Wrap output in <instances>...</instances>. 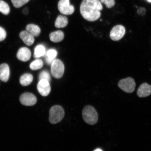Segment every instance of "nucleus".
<instances>
[{
  "instance_id": "nucleus-1",
  "label": "nucleus",
  "mask_w": 151,
  "mask_h": 151,
  "mask_svg": "<svg viewBox=\"0 0 151 151\" xmlns=\"http://www.w3.org/2000/svg\"><path fill=\"white\" fill-rule=\"evenodd\" d=\"M103 6L99 0H83L80 7L81 15L85 19L94 22L101 16Z\"/></svg>"
},
{
  "instance_id": "nucleus-2",
  "label": "nucleus",
  "mask_w": 151,
  "mask_h": 151,
  "mask_svg": "<svg viewBox=\"0 0 151 151\" xmlns=\"http://www.w3.org/2000/svg\"><path fill=\"white\" fill-rule=\"evenodd\" d=\"M83 119L87 124L94 125L97 122L98 115L97 111L91 106H87L82 111Z\"/></svg>"
},
{
  "instance_id": "nucleus-3",
  "label": "nucleus",
  "mask_w": 151,
  "mask_h": 151,
  "mask_svg": "<svg viewBox=\"0 0 151 151\" xmlns=\"http://www.w3.org/2000/svg\"><path fill=\"white\" fill-rule=\"evenodd\" d=\"M65 114L62 107L59 105L54 106L50 111L49 121L52 124H57L63 118Z\"/></svg>"
},
{
  "instance_id": "nucleus-4",
  "label": "nucleus",
  "mask_w": 151,
  "mask_h": 151,
  "mask_svg": "<svg viewBox=\"0 0 151 151\" xmlns=\"http://www.w3.org/2000/svg\"><path fill=\"white\" fill-rule=\"evenodd\" d=\"M65 71V66L61 60L55 59L51 65V72L53 76L57 79L61 78L63 76Z\"/></svg>"
},
{
  "instance_id": "nucleus-5",
  "label": "nucleus",
  "mask_w": 151,
  "mask_h": 151,
  "mask_svg": "<svg viewBox=\"0 0 151 151\" xmlns=\"http://www.w3.org/2000/svg\"><path fill=\"white\" fill-rule=\"evenodd\" d=\"M119 87L123 91L127 93H131L134 92L136 86L134 80L131 77L122 79L119 82Z\"/></svg>"
},
{
  "instance_id": "nucleus-6",
  "label": "nucleus",
  "mask_w": 151,
  "mask_h": 151,
  "mask_svg": "<svg viewBox=\"0 0 151 151\" xmlns=\"http://www.w3.org/2000/svg\"><path fill=\"white\" fill-rule=\"evenodd\" d=\"M58 8L61 14L65 15H71L75 11L74 7L70 4L69 0H60Z\"/></svg>"
},
{
  "instance_id": "nucleus-7",
  "label": "nucleus",
  "mask_w": 151,
  "mask_h": 151,
  "mask_svg": "<svg viewBox=\"0 0 151 151\" xmlns=\"http://www.w3.org/2000/svg\"><path fill=\"white\" fill-rule=\"evenodd\" d=\"M125 32V28L124 26L122 25H116L111 30L110 37L112 40L118 41L123 37Z\"/></svg>"
},
{
  "instance_id": "nucleus-8",
  "label": "nucleus",
  "mask_w": 151,
  "mask_h": 151,
  "mask_svg": "<svg viewBox=\"0 0 151 151\" xmlns=\"http://www.w3.org/2000/svg\"><path fill=\"white\" fill-rule=\"evenodd\" d=\"M20 101L23 105L26 106H32L36 103L37 99L33 94L25 93L20 96Z\"/></svg>"
},
{
  "instance_id": "nucleus-9",
  "label": "nucleus",
  "mask_w": 151,
  "mask_h": 151,
  "mask_svg": "<svg viewBox=\"0 0 151 151\" xmlns=\"http://www.w3.org/2000/svg\"><path fill=\"white\" fill-rule=\"evenodd\" d=\"M37 89L41 96L44 97L48 96L51 91L50 82L45 80L39 81L37 85Z\"/></svg>"
},
{
  "instance_id": "nucleus-10",
  "label": "nucleus",
  "mask_w": 151,
  "mask_h": 151,
  "mask_svg": "<svg viewBox=\"0 0 151 151\" xmlns=\"http://www.w3.org/2000/svg\"><path fill=\"white\" fill-rule=\"evenodd\" d=\"M31 56V52L29 49L26 47H22L18 51L17 58L20 61L26 62L29 60Z\"/></svg>"
},
{
  "instance_id": "nucleus-11",
  "label": "nucleus",
  "mask_w": 151,
  "mask_h": 151,
  "mask_svg": "<svg viewBox=\"0 0 151 151\" xmlns=\"http://www.w3.org/2000/svg\"><path fill=\"white\" fill-rule=\"evenodd\" d=\"M151 94V86L145 83L139 87L137 91V95L141 98L148 97Z\"/></svg>"
},
{
  "instance_id": "nucleus-12",
  "label": "nucleus",
  "mask_w": 151,
  "mask_h": 151,
  "mask_svg": "<svg viewBox=\"0 0 151 151\" xmlns=\"http://www.w3.org/2000/svg\"><path fill=\"white\" fill-rule=\"evenodd\" d=\"M10 71L9 67L6 64L4 63L0 65V80L4 82L8 81Z\"/></svg>"
},
{
  "instance_id": "nucleus-13",
  "label": "nucleus",
  "mask_w": 151,
  "mask_h": 151,
  "mask_svg": "<svg viewBox=\"0 0 151 151\" xmlns=\"http://www.w3.org/2000/svg\"><path fill=\"white\" fill-rule=\"evenodd\" d=\"M19 36L24 42L27 46L32 45L35 41V38L32 35L27 31H24L21 32Z\"/></svg>"
},
{
  "instance_id": "nucleus-14",
  "label": "nucleus",
  "mask_w": 151,
  "mask_h": 151,
  "mask_svg": "<svg viewBox=\"0 0 151 151\" xmlns=\"http://www.w3.org/2000/svg\"><path fill=\"white\" fill-rule=\"evenodd\" d=\"M65 37L63 32L58 31L52 32L50 35V40L54 42H61L63 40Z\"/></svg>"
},
{
  "instance_id": "nucleus-15",
  "label": "nucleus",
  "mask_w": 151,
  "mask_h": 151,
  "mask_svg": "<svg viewBox=\"0 0 151 151\" xmlns=\"http://www.w3.org/2000/svg\"><path fill=\"white\" fill-rule=\"evenodd\" d=\"M26 31L33 36H38L41 33V29L38 26L33 24H28L26 27Z\"/></svg>"
},
{
  "instance_id": "nucleus-16",
  "label": "nucleus",
  "mask_w": 151,
  "mask_h": 151,
  "mask_svg": "<svg viewBox=\"0 0 151 151\" xmlns=\"http://www.w3.org/2000/svg\"><path fill=\"white\" fill-rule=\"evenodd\" d=\"M68 24L67 18L65 16L59 15L56 19L55 25L56 28H62L66 27Z\"/></svg>"
},
{
  "instance_id": "nucleus-17",
  "label": "nucleus",
  "mask_w": 151,
  "mask_h": 151,
  "mask_svg": "<svg viewBox=\"0 0 151 151\" xmlns=\"http://www.w3.org/2000/svg\"><path fill=\"white\" fill-rule=\"evenodd\" d=\"M58 52L54 49H50L46 53V61L47 64L51 65L53 62L55 60Z\"/></svg>"
},
{
  "instance_id": "nucleus-18",
  "label": "nucleus",
  "mask_w": 151,
  "mask_h": 151,
  "mask_svg": "<svg viewBox=\"0 0 151 151\" xmlns=\"http://www.w3.org/2000/svg\"><path fill=\"white\" fill-rule=\"evenodd\" d=\"M33 76L29 73H25L22 75L20 79V82L21 84L23 86H28L32 82Z\"/></svg>"
},
{
  "instance_id": "nucleus-19",
  "label": "nucleus",
  "mask_w": 151,
  "mask_h": 151,
  "mask_svg": "<svg viewBox=\"0 0 151 151\" xmlns=\"http://www.w3.org/2000/svg\"><path fill=\"white\" fill-rule=\"evenodd\" d=\"M46 53V49L45 47L42 45H37L35 49L34 58L37 59L44 56Z\"/></svg>"
},
{
  "instance_id": "nucleus-20",
  "label": "nucleus",
  "mask_w": 151,
  "mask_h": 151,
  "mask_svg": "<svg viewBox=\"0 0 151 151\" xmlns=\"http://www.w3.org/2000/svg\"><path fill=\"white\" fill-rule=\"evenodd\" d=\"M43 63L42 60L37 59L32 62L30 64V68L33 70H37L43 67Z\"/></svg>"
},
{
  "instance_id": "nucleus-21",
  "label": "nucleus",
  "mask_w": 151,
  "mask_h": 151,
  "mask_svg": "<svg viewBox=\"0 0 151 151\" xmlns=\"http://www.w3.org/2000/svg\"><path fill=\"white\" fill-rule=\"evenodd\" d=\"M0 12L5 15L8 14L10 12V8L8 4L1 0H0Z\"/></svg>"
},
{
  "instance_id": "nucleus-22",
  "label": "nucleus",
  "mask_w": 151,
  "mask_h": 151,
  "mask_svg": "<svg viewBox=\"0 0 151 151\" xmlns=\"http://www.w3.org/2000/svg\"><path fill=\"white\" fill-rule=\"evenodd\" d=\"M29 0H11L14 6L18 8L27 3Z\"/></svg>"
},
{
  "instance_id": "nucleus-23",
  "label": "nucleus",
  "mask_w": 151,
  "mask_h": 151,
  "mask_svg": "<svg viewBox=\"0 0 151 151\" xmlns=\"http://www.w3.org/2000/svg\"><path fill=\"white\" fill-rule=\"evenodd\" d=\"M39 81L45 80L50 82L51 77L50 73L47 70L43 71L39 74Z\"/></svg>"
},
{
  "instance_id": "nucleus-24",
  "label": "nucleus",
  "mask_w": 151,
  "mask_h": 151,
  "mask_svg": "<svg viewBox=\"0 0 151 151\" xmlns=\"http://www.w3.org/2000/svg\"><path fill=\"white\" fill-rule=\"evenodd\" d=\"M101 3L105 4L107 8H111L115 4V0H99Z\"/></svg>"
},
{
  "instance_id": "nucleus-25",
  "label": "nucleus",
  "mask_w": 151,
  "mask_h": 151,
  "mask_svg": "<svg viewBox=\"0 0 151 151\" xmlns=\"http://www.w3.org/2000/svg\"><path fill=\"white\" fill-rule=\"evenodd\" d=\"M6 37V32L3 28L0 27V41L4 40Z\"/></svg>"
},
{
  "instance_id": "nucleus-26",
  "label": "nucleus",
  "mask_w": 151,
  "mask_h": 151,
  "mask_svg": "<svg viewBox=\"0 0 151 151\" xmlns=\"http://www.w3.org/2000/svg\"><path fill=\"white\" fill-rule=\"evenodd\" d=\"M144 8H140L139 9L138 11V12L139 14H144V13L145 12V11H146V9H143Z\"/></svg>"
},
{
  "instance_id": "nucleus-27",
  "label": "nucleus",
  "mask_w": 151,
  "mask_h": 151,
  "mask_svg": "<svg viewBox=\"0 0 151 151\" xmlns=\"http://www.w3.org/2000/svg\"><path fill=\"white\" fill-rule=\"evenodd\" d=\"M22 12L24 14L27 15L28 14V9L27 8H24L22 10Z\"/></svg>"
},
{
  "instance_id": "nucleus-28",
  "label": "nucleus",
  "mask_w": 151,
  "mask_h": 151,
  "mask_svg": "<svg viewBox=\"0 0 151 151\" xmlns=\"http://www.w3.org/2000/svg\"><path fill=\"white\" fill-rule=\"evenodd\" d=\"M93 151H103L102 150H101V149L98 148L96 149V150H94Z\"/></svg>"
},
{
  "instance_id": "nucleus-29",
  "label": "nucleus",
  "mask_w": 151,
  "mask_h": 151,
  "mask_svg": "<svg viewBox=\"0 0 151 151\" xmlns=\"http://www.w3.org/2000/svg\"><path fill=\"white\" fill-rule=\"evenodd\" d=\"M147 1L149 3H151V0H147Z\"/></svg>"
}]
</instances>
